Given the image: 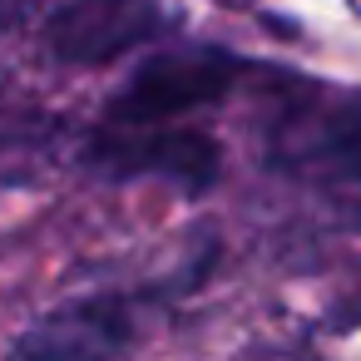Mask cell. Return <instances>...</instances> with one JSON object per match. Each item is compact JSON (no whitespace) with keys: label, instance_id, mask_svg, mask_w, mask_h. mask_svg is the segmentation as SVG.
I'll return each mask as SVG.
<instances>
[{"label":"cell","instance_id":"6da1fadb","mask_svg":"<svg viewBox=\"0 0 361 361\" xmlns=\"http://www.w3.org/2000/svg\"><path fill=\"white\" fill-rule=\"evenodd\" d=\"M272 164L307 183L361 188V90H331L287 109L272 129Z\"/></svg>","mask_w":361,"mask_h":361},{"label":"cell","instance_id":"3957f363","mask_svg":"<svg viewBox=\"0 0 361 361\" xmlns=\"http://www.w3.org/2000/svg\"><path fill=\"white\" fill-rule=\"evenodd\" d=\"M134 341L139 302L124 292H90L25 326L11 346V361H119Z\"/></svg>","mask_w":361,"mask_h":361},{"label":"cell","instance_id":"7a4b0ae2","mask_svg":"<svg viewBox=\"0 0 361 361\" xmlns=\"http://www.w3.org/2000/svg\"><path fill=\"white\" fill-rule=\"evenodd\" d=\"M238 80V60L218 50H178L134 70V80L109 99V129H154L173 114L218 104Z\"/></svg>","mask_w":361,"mask_h":361},{"label":"cell","instance_id":"5b68a950","mask_svg":"<svg viewBox=\"0 0 361 361\" xmlns=\"http://www.w3.org/2000/svg\"><path fill=\"white\" fill-rule=\"evenodd\" d=\"M154 30V0H70L50 20V50L70 65H104Z\"/></svg>","mask_w":361,"mask_h":361},{"label":"cell","instance_id":"277c9868","mask_svg":"<svg viewBox=\"0 0 361 361\" xmlns=\"http://www.w3.org/2000/svg\"><path fill=\"white\" fill-rule=\"evenodd\" d=\"M90 164L109 178H164L183 193H203L223 169V149L198 129H109L94 139Z\"/></svg>","mask_w":361,"mask_h":361}]
</instances>
